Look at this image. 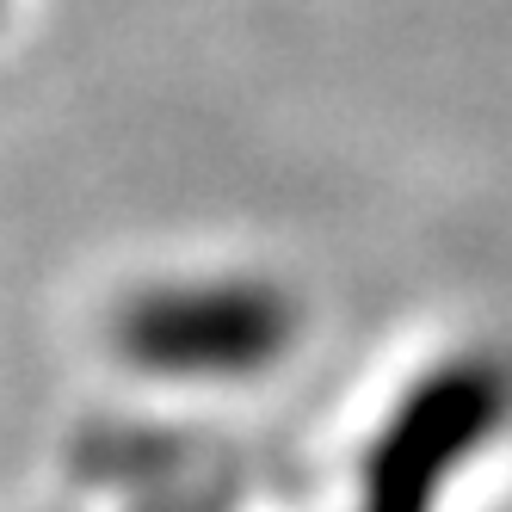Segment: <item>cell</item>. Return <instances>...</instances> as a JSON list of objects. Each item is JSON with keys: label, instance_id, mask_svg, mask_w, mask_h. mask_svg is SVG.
<instances>
[{"label": "cell", "instance_id": "cell-1", "mask_svg": "<svg viewBox=\"0 0 512 512\" xmlns=\"http://www.w3.org/2000/svg\"><path fill=\"white\" fill-rule=\"evenodd\" d=\"M297 327V303L266 278H186L124 297L112 315V346L149 377L241 383L272 371Z\"/></svg>", "mask_w": 512, "mask_h": 512}, {"label": "cell", "instance_id": "cell-2", "mask_svg": "<svg viewBox=\"0 0 512 512\" xmlns=\"http://www.w3.org/2000/svg\"><path fill=\"white\" fill-rule=\"evenodd\" d=\"M512 420V371L500 358H451L389 414L364 457L358 512H432L451 475Z\"/></svg>", "mask_w": 512, "mask_h": 512}]
</instances>
